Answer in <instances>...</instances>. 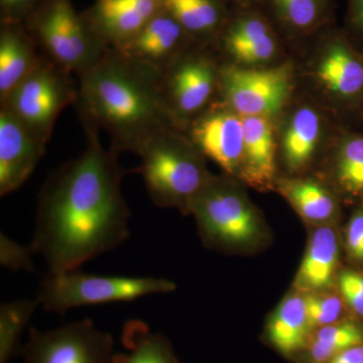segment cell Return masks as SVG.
Wrapping results in <instances>:
<instances>
[{
	"label": "cell",
	"mask_w": 363,
	"mask_h": 363,
	"mask_svg": "<svg viewBox=\"0 0 363 363\" xmlns=\"http://www.w3.org/2000/svg\"><path fill=\"white\" fill-rule=\"evenodd\" d=\"M86 147L52 171L38 195L30 247L49 271L79 269L130 238V210L121 192L126 171L105 149L100 131L83 126Z\"/></svg>",
	"instance_id": "obj_1"
},
{
	"label": "cell",
	"mask_w": 363,
	"mask_h": 363,
	"mask_svg": "<svg viewBox=\"0 0 363 363\" xmlns=\"http://www.w3.org/2000/svg\"><path fill=\"white\" fill-rule=\"evenodd\" d=\"M77 77L81 123L105 131L118 154L136 155L160 131L182 130L164 99L162 74L114 48Z\"/></svg>",
	"instance_id": "obj_2"
},
{
	"label": "cell",
	"mask_w": 363,
	"mask_h": 363,
	"mask_svg": "<svg viewBox=\"0 0 363 363\" xmlns=\"http://www.w3.org/2000/svg\"><path fill=\"white\" fill-rule=\"evenodd\" d=\"M140 164L130 173L143 177L157 207L190 214L196 197L210 180L207 159L180 128H167L150 138L138 154Z\"/></svg>",
	"instance_id": "obj_3"
},
{
	"label": "cell",
	"mask_w": 363,
	"mask_h": 363,
	"mask_svg": "<svg viewBox=\"0 0 363 363\" xmlns=\"http://www.w3.org/2000/svg\"><path fill=\"white\" fill-rule=\"evenodd\" d=\"M206 247L218 252H245L267 238L264 219L240 181L225 174L212 175L191 206Z\"/></svg>",
	"instance_id": "obj_4"
},
{
	"label": "cell",
	"mask_w": 363,
	"mask_h": 363,
	"mask_svg": "<svg viewBox=\"0 0 363 363\" xmlns=\"http://www.w3.org/2000/svg\"><path fill=\"white\" fill-rule=\"evenodd\" d=\"M23 25L43 56L72 75L94 65L108 48L72 0H45Z\"/></svg>",
	"instance_id": "obj_5"
},
{
	"label": "cell",
	"mask_w": 363,
	"mask_h": 363,
	"mask_svg": "<svg viewBox=\"0 0 363 363\" xmlns=\"http://www.w3.org/2000/svg\"><path fill=\"white\" fill-rule=\"evenodd\" d=\"M175 289L173 281L155 277L96 276L79 269L49 271L40 281L37 298L45 311L63 316L74 308L133 302Z\"/></svg>",
	"instance_id": "obj_6"
},
{
	"label": "cell",
	"mask_w": 363,
	"mask_h": 363,
	"mask_svg": "<svg viewBox=\"0 0 363 363\" xmlns=\"http://www.w3.org/2000/svg\"><path fill=\"white\" fill-rule=\"evenodd\" d=\"M78 83L43 56L40 63L0 104L33 133L48 145L55 124L69 105L75 104Z\"/></svg>",
	"instance_id": "obj_7"
},
{
	"label": "cell",
	"mask_w": 363,
	"mask_h": 363,
	"mask_svg": "<svg viewBox=\"0 0 363 363\" xmlns=\"http://www.w3.org/2000/svg\"><path fill=\"white\" fill-rule=\"evenodd\" d=\"M291 64L247 68L222 61L218 100L241 116H274L285 111L292 96Z\"/></svg>",
	"instance_id": "obj_8"
},
{
	"label": "cell",
	"mask_w": 363,
	"mask_h": 363,
	"mask_svg": "<svg viewBox=\"0 0 363 363\" xmlns=\"http://www.w3.org/2000/svg\"><path fill=\"white\" fill-rule=\"evenodd\" d=\"M210 48L193 45L162 72L164 99L183 130L218 99L222 61Z\"/></svg>",
	"instance_id": "obj_9"
},
{
	"label": "cell",
	"mask_w": 363,
	"mask_h": 363,
	"mask_svg": "<svg viewBox=\"0 0 363 363\" xmlns=\"http://www.w3.org/2000/svg\"><path fill=\"white\" fill-rule=\"evenodd\" d=\"M317 45L310 76L313 83L340 107L363 102V54L345 30L325 28Z\"/></svg>",
	"instance_id": "obj_10"
},
{
	"label": "cell",
	"mask_w": 363,
	"mask_h": 363,
	"mask_svg": "<svg viewBox=\"0 0 363 363\" xmlns=\"http://www.w3.org/2000/svg\"><path fill=\"white\" fill-rule=\"evenodd\" d=\"M113 345L111 334L84 319L45 332L32 327L21 355L23 363H108Z\"/></svg>",
	"instance_id": "obj_11"
},
{
	"label": "cell",
	"mask_w": 363,
	"mask_h": 363,
	"mask_svg": "<svg viewBox=\"0 0 363 363\" xmlns=\"http://www.w3.org/2000/svg\"><path fill=\"white\" fill-rule=\"evenodd\" d=\"M224 61L234 65L259 68L272 66L281 52L279 30L253 2L238 4L215 43Z\"/></svg>",
	"instance_id": "obj_12"
},
{
	"label": "cell",
	"mask_w": 363,
	"mask_h": 363,
	"mask_svg": "<svg viewBox=\"0 0 363 363\" xmlns=\"http://www.w3.org/2000/svg\"><path fill=\"white\" fill-rule=\"evenodd\" d=\"M197 149L227 176L238 179L243 150L242 116L217 99L185 128Z\"/></svg>",
	"instance_id": "obj_13"
},
{
	"label": "cell",
	"mask_w": 363,
	"mask_h": 363,
	"mask_svg": "<svg viewBox=\"0 0 363 363\" xmlns=\"http://www.w3.org/2000/svg\"><path fill=\"white\" fill-rule=\"evenodd\" d=\"M47 145L23 123L0 108V196L11 194L28 180Z\"/></svg>",
	"instance_id": "obj_14"
},
{
	"label": "cell",
	"mask_w": 363,
	"mask_h": 363,
	"mask_svg": "<svg viewBox=\"0 0 363 363\" xmlns=\"http://www.w3.org/2000/svg\"><path fill=\"white\" fill-rule=\"evenodd\" d=\"M328 136V121L314 104L294 106L286 114L278 135L279 152L289 173L304 172L314 162Z\"/></svg>",
	"instance_id": "obj_15"
},
{
	"label": "cell",
	"mask_w": 363,
	"mask_h": 363,
	"mask_svg": "<svg viewBox=\"0 0 363 363\" xmlns=\"http://www.w3.org/2000/svg\"><path fill=\"white\" fill-rule=\"evenodd\" d=\"M195 44L180 23L162 9L133 39L114 49L162 74Z\"/></svg>",
	"instance_id": "obj_16"
},
{
	"label": "cell",
	"mask_w": 363,
	"mask_h": 363,
	"mask_svg": "<svg viewBox=\"0 0 363 363\" xmlns=\"http://www.w3.org/2000/svg\"><path fill=\"white\" fill-rule=\"evenodd\" d=\"M162 9V0H95L82 14L107 47L116 48L133 39Z\"/></svg>",
	"instance_id": "obj_17"
},
{
	"label": "cell",
	"mask_w": 363,
	"mask_h": 363,
	"mask_svg": "<svg viewBox=\"0 0 363 363\" xmlns=\"http://www.w3.org/2000/svg\"><path fill=\"white\" fill-rule=\"evenodd\" d=\"M243 150L238 180L257 190L276 185L278 135L272 119L267 116H242Z\"/></svg>",
	"instance_id": "obj_18"
},
{
	"label": "cell",
	"mask_w": 363,
	"mask_h": 363,
	"mask_svg": "<svg viewBox=\"0 0 363 363\" xmlns=\"http://www.w3.org/2000/svg\"><path fill=\"white\" fill-rule=\"evenodd\" d=\"M42 58L23 23H0V104L32 73Z\"/></svg>",
	"instance_id": "obj_19"
},
{
	"label": "cell",
	"mask_w": 363,
	"mask_h": 363,
	"mask_svg": "<svg viewBox=\"0 0 363 363\" xmlns=\"http://www.w3.org/2000/svg\"><path fill=\"white\" fill-rule=\"evenodd\" d=\"M279 32L294 39L319 33L332 23L333 0H262Z\"/></svg>",
	"instance_id": "obj_20"
},
{
	"label": "cell",
	"mask_w": 363,
	"mask_h": 363,
	"mask_svg": "<svg viewBox=\"0 0 363 363\" xmlns=\"http://www.w3.org/2000/svg\"><path fill=\"white\" fill-rule=\"evenodd\" d=\"M196 44L214 48L231 13L227 0H162Z\"/></svg>",
	"instance_id": "obj_21"
},
{
	"label": "cell",
	"mask_w": 363,
	"mask_h": 363,
	"mask_svg": "<svg viewBox=\"0 0 363 363\" xmlns=\"http://www.w3.org/2000/svg\"><path fill=\"white\" fill-rule=\"evenodd\" d=\"M339 262V241L328 224L312 233L298 269L296 286L302 293L323 292L333 285Z\"/></svg>",
	"instance_id": "obj_22"
},
{
	"label": "cell",
	"mask_w": 363,
	"mask_h": 363,
	"mask_svg": "<svg viewBox=\"0 0 363 363\" xmlns=\"http://www.w3.org/2000/svg\"><path fill=\"white\" fill-rule=\"evenodd\" d=\"M274 187L295 211L310 223L325 225L337 214L336 196L322 182L305 177H288L278 179Z\"/></svg>",
	"instance_id": "obj_23"
},
{
	"label": "cell",
	"mask_w": 363,
	"mask_h": 363,
	"mask_svg": "<svg viewBox=\"0 0 363 363\" xmlns=\"http://www.w3.org/2000/svg\"><path fill=\"white\" fill-rule=\"evenodd\" d=\"M272 345L285 355L294 354L306 348L312 329L308 319L304 293L286 296L274 311L267 327Z\"/></svg>",
	"instance_id": "obj_24"
},
{
	"label": "cell",
	"mask_w": 363,
	"mask_h": 363,
	"mask_svg": "<svg viewBox=\"0 0 363 363\" xmlns=\"http://www.w3.org/2000/svg\"><path fill=\"white\" fill-rule=\"evenodd\" d=\"M121 343L128 352L113 353L108 363H180L169 339L142 320L124 323Z\"/></svg>",
	"instance_id": "obj_25"
},
{
	"label": "cell",
	"mask_w": 363,
	"mask_h": 363,
	"mask_svg": "<svg viewBox=\"0 0 363 363\" xmlns=\"http://www.w3.org/2000/svg\"><path fill=\"white\" fill-rule=\"evenodd\" d=\"M332 180L343 194L363 197V135L343 133L331 150Z\"/></svg>",
	"instance_id": "obj_26"
},
{
	"label": "cell",
	"mask_w": 363,
	"mask_h": 363,
	"mask_svg": "<svg viewBox=\"0 0 363 363\" xmlns=\"http://www.w3.org/2000/svg\"><path fill=\"white\" fill-rule=\"evenodd\" d=\"M363 343V329L352 321H341L313 331L308 342L310 363H328L338 353Z\"/></svg>",
	"instance_id": "obj_27"
},
{
	"label": "cell",
	"mask_w": 363,
	"mask_h": 363,
	"mask_svg": "<svg viewBox=\"0 0 363 363\" xmlns=\"http://www.w3.org/2000/svg\"><path fill=\"white\" fill-rule=\"evenodd\" d=\"M39 306L38 298L14 300L0 306V363H9L21 354V335Z\"/></svg>",
	"instance_id": "obj_28"
},
{
	"label": "cell",
	"mask_w": 363,
	"mask_h": 363,
	"mask_svg": "<svg viewBox=\"0 0 363 363\" xmlns=\"http://www.w3.org/2000/svg\"><path fill=\"white\" fill-rule=\"evenodd\" d=\"M304 296L312 332L341 321L344 311L342 298L327 291L304 293Z\"/></svg>",
	"instance_id": "obj_29"
},
{
	"label": "cell",
	"mask_w": 363,
	"mask_h": 363,
	"mask_svg": "<svg viewBox=\"0 0 363 363\" xmlns=\"http://www.w3.org/2000/svg\"><path fill=\"white\" fill-rule=\"evenodd\" d=\"M32 247L21 245L6 234H0V264L9 271L33 272Z\"/></svg>",
	"instance_id": "obj_30"
},
{
	"label": "cell",
	"mask_w": 363,
	"mask_h": 363,
	"mask_svg": "<svg viewBox=\"0 0 363 363\" xmlns=\"http://www.w3.org/2000/svg\"><path fill=\"white\" fill-rule=\"evenodd\" d=\"M339 290L347 305L363 317V276L359 272L344 271L339 274Z\"/></svg>",
	"instance_id": "obj_31"
},
{
	"label": "cell",
	"mask_w": 363,
	"mask_h": 363,
	"mask_svg": "<svg viewBox=\"0 0 363 363\" xmlns=\"http://www.w3.org/2000/svg\"><path fill=\"white\" fill-rule=\"evenodd\" d=\"M45 0H0V23H23Z\"/></svg>",
	"instance_id": "obj_32"
},
{
	"label": "cell",
	"mask_w": 363,
	"mask_h": 363,
	"mask_svg": "<svg viewBox=\"0 0 363 363\" xmlns=\"http://www.w3.org/2000/svg\"><path fill=\"white\" fill-rule=\"evenodd\" d=\"M346 247L352 259L363 260V209L351 217L346 230Z\"/></svg>",
	"instance_id": "obj_33"
},
{
	"label": "cell",
	"mask_w": 363,
	"mask_h": 363,
	"mask_svg": "<svg viewBox=\"0 0 363 363\" xmlns=\"http://www.w3.org/2000/svg\"><path fill=\"white\" fill-rule=\"evenodd\" d=\"M345 32L357 45H363V0H347Z\"/></svg>",
	"instance_id": "obj_34"
},
{
	"label": "cell",
	"mask_w": 363,
	"mask_h": 363,
	"mask_svg": "<svg viewBox=\"0 0 363 363\" xmlns=\"http://www.w3.org/2000/svg\"><path fill=\"white\" fill-rule=\"evenodd\" d=\"M328 363H363V343L343 350Z\"/></svg>",
	"instance_id": "obj_35"
},
{
	"label": "cell",
	"mask_w": 363,
	"mask_h": 363,
	"mask_svg": "<svg viewBox=\"0 0 363 363\" xmlns=\"http://www.w3.org/2000/svg\"><path fill=\"white\" fill-rule=\"evenodd\" d=\"M230 4L233 6H238V4H248V2H252V0H227Z\"/></svg>",
	"instance_id": "obj_36"
}]
</instances>
